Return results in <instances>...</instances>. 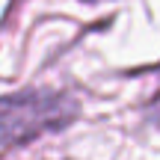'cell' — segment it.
<instances>
[{"label": "cell", "instance_id": "cell-1", "mask_svg": "<svg viewBox=\"0 0 160 160\" xmlns=\"http://www.w3.org/2000/svg\"><path fill=\"white\" fill-rule=\"evenodd\" d=\"M80 101L65 89L30 86L0 95V148H18L71 128Z\"/></svg>", "mask_w": 160, "mask_h": 160}, {"label": "cell", "instance_id": "cell-2", "mask_svg": "<svg viewBox=\"0 0 160 160\" xmlns=\"http://www.w3.org/2000/svg\"><path fill=\"white\" fill-rule=\"evenodd\" d=\"M142 116H145V122L148 125H154V128H160V92L154 98H151L148 104H145V110H142Z\"/></svg>", "mask_w": 160, "mask_h": 160}]
</instances>
